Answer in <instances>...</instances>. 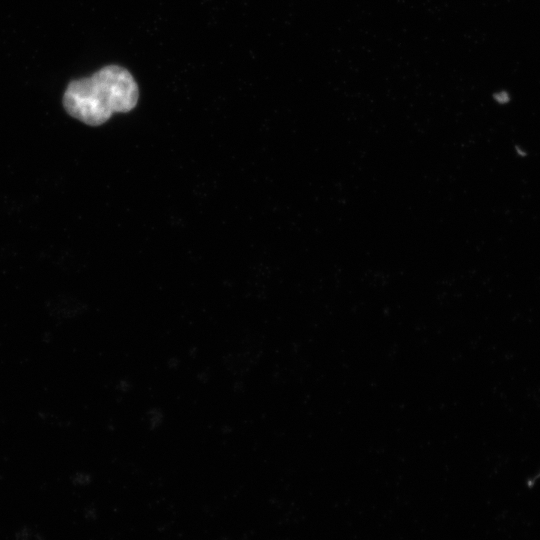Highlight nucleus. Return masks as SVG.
<instances>
[{
	"label": "nucleus",
	"mask_w": 540,
	"mask_h": 540,
	"mask_svg": "<svg viewBox=\"0 0 540 540\" xmlns=\"http://www.w3.org/2000/svg\"><path fill=\"white\" fill-rule=\"evenodd\" d=\"M138 85L132 74L119 65H107L90 77L72 80L63 95V107L73 118L100 126L114 113L135 108Z\"/></svg>",
	"instance_id": "f257e3e1"
}]
</instances>
